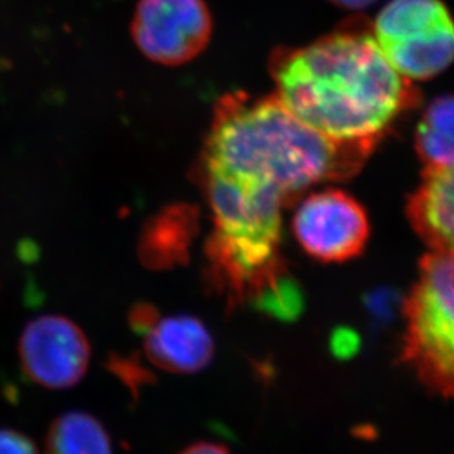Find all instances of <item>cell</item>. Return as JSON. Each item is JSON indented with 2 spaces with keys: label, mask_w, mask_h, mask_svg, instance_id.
Masks as SVG:
<instances>
[{
  "label": "cell",
  "mask_w": 454,
  "mask_h": 454,
  "mask_svg": "<svg viewBox=\"0 0 454 454\" xmlns=\"http://www.w3.org/2000/svg\"><path fill=\"white\" fill-rule=\"evenodd\" d=\"M333 4H337L340 8L353 9V11H360L366 9L371 4H375L377 0H330Z\"/></svg>",
  "instance_id": "d6986e66"
},
{
  "label": "cell",
  "mask_w": 454,
  "mask_h": 454,
  "mask_svg": "<svg viewBox=\"0 0 454 454\" xmlns=\"http://www.w3.org/2000/svg\"><path fill=\"white\" fill-rule=\"evenodd\" d=\"M178 454H231L227 447L214 442H198L193 446L187 447Z\"/></svg>",
  "instance_id": "ac0fdd59"
},
{
  "label": "cell",
  "mask_w": 454,
  "mask_h": 454,
  "mask_svg": "<svg viewBox=\"0 0 454 454\" xmlns=\"http://www.w3.org/2000/svg\"><path fill=\"white\" fill-rule=\"evenodd\" d=\"M145 353L154 366L171 373L200 372L214 357L209 331L190 315L163 317L145 335Z\"/></svg>",
  "instance_id": "ba28073f"
},
{
  "label": "cell",
  "mask_w": 454,
  "mask_h": 454,
  "mask_svg": "<svg viewBox=\"0 0 454 454\" xmlns=\"http://www.w3.org/2000/svg\"><path fill=\"white\" fill-rule=\"evenodd\" d=\"M18 352L27 377L51 390L77 386L90 364L91 348L84 331L60 315H44L28 322Z\"/></svg>",
  "instance_id": "52a82bcc"
},
{
  "label": "cell",
  "mask_w": 454,
  "mask_h": 454,
  "mask_svg": "<svg viewBox=\"0 0 454 454\" xmlns=\"http://www.w3.org/2000/svg\"><path fill=\"white\" fill-rule=\"evenodd\" d=\"M159 319V312L151 303H137L129 313V326L137 334L146 335Z\"/></svg>",
  "instance_id": "2e32d148"
},
{
  "label": "cell",
  "mask_w": 454,
  "mask_h": 454,
  "mask_svg": "<svg viewBox=\"0 0 454 454\" xmlns=\"http://www.w3.org/2000/svg\"><path fill=\"white\" fill-rule=\"evenodd\" d=\"M402 362L427 388L454 399V250H431L404 301Z\"/></svg>",
  "instance_id": "3957f363"
},
{
  "label": "cell",
  "mask_w": 454,
  "mask_h": 454,
  "mask_svg": "<svg viewBox=\"0 0 454 454\" xmlns=\"http://www.w3.org/2000/svg\"><path fill=\"white\" fill-rule=\"evenodd\" d=\"M407 216L431 250H454V168L425 169Z\"/></svg>",
  "instance_id": "30bf717a"
},
{
  "label": "cell",
  "mask_w": 454,
  "mask_h": 454,
  "mask_svg": "<svg viewBox=\"0 0 454 454\" xmlns=\"http://www.w3.org/2000/svg\"><path fill=\"white\" fill-rule=\"evenodd\" d=\"M293 232L309 256L321 262L348 261L359 256L366 246L368 215L343 190H321L297 207Z\"/></svg>",
  "instance_id": "8992f818"
},
{
  "label": "cell",
  "mask_w": 454,
  "mask_h": 454,
  "mask_svg": "<svg viewBox=\"0 0 454 454\" xmlns=\"http://www.w3.org/2000/svg\"><path fill=\"white\" fill-rule=\"evenodd\" d=\"M270 73L277 98L335 142L377 146L420 99L387 59L364 20L346 22L303 48L277 49Z\"/></svg>",
  "instance_id": "6da1fadb"
},
{
  "label": "cell",
  "mask_w": 454,
  "mask_h": 454,
  "mask_svg": "<svg viewBox=\"0 0 454 454\" xmlns=\"http://www.w3.org/2000/svg\"><path fill=\"white\" fill-rule=\"evenodd\" d=\"M359 348V339L352 331L337 330L333 337V350L340 357H348Z\"/></svg>",
  "instance_id": "e0dca14e"
},
{
  "label": "cell",
  "mask_w": 454,
  "mask_h": 454,
  "mask_svg": "<svg viewBox=\"0 0 454 454\" xmlns=\"http://www.w3.org/2000/svg\"><path fill=\"white\" fill-rule=\"evenodd\" d=\"M44 454H114L106 429L87 411H67L51 422Z\"/></svg>",
  "instance_id": "7c38bea8"
},
{
  "label": "cell",
  "mask_w": 454,
  "mask_h": 454,
  "mask_svg": "<svg viewBox=\"0 0 454 454\" xmlns=\"http://www.w3.org/2000/svg\"><path fill=\"white\" fill-rule=\"evenodd\" d=\"M131 35L147 59L178 67L205 51L212 17L205 0H138Z\"/></svg>",
  "instance_id": "5b68a950"
},
{
  "label": "cell",
  "mask_w": 454,
  "mask_h": 454,
  "mask_svg": "<svg viewBox=\"0 0 454 454\" xmlns=\"http://www.w3.org/2000/svg\"><path fill=\"white\" fill-rule=\"evenodd\" d=\"M395 71L429 80L454 62V20L442 0H390L372 26Z\"/></svg>",
  "instance_id": "277c9868"
},
{
  "label": "cell",
  "mask_w": 454,
  "mask_h": 454,
  "mask_svg": "<svg viewBox=\"0 0 454 454\" xmlns=\"http://www.w3.org/2000/svg\"><path fill=\"white\" fill-rule=\"evenodd\" d=\"M415 146L425 169L454 168V95L429 103L416 129Z\"/></svg>",
  "instance_id": "8fae6325"
},
{
  "label": "cell",
  "mask_w": 454,
  "mask_h": 454,
  "mask_svg": "<svg viewBox=\"0 0 454 454\" xmlns=\"http://www.w3.org/2000/svg\"><path fill=\"white\" fill-rule=\"evenodd\" d=\"M252 299L263 312L281 319H293L301 313L303 306L301 290L296 283L286 275L284 268L266 279L265 283L253 293Z\"/></svg>",
  "instance_id": "4fadbf2b"
},
{
  "label": "cell",
  "mask_w": 454,
  "mask_h": 454,
  "mask_svg": "<svg viewBox=\"0 0 454 454\" xmlns=\"http://www.w3.org/2000/svg\"><path fill=\"white\" fill-rule=\"evenodd\" d=\"M106 364L107 369L115 377L120 378L121 382L131 391L134 397L140 395L143 387L149 386L153 381L151 371L143 366L137 356L122 357V356L112 355Z\"/></svg>",
  "instance_id": "5bb4252c"
},
{
  "label": "cell",
  "mask_w": 454,
  "mask_h": 454,
  "mask_svg": "<svg viewBox=\"0 0 454 454\" xmlns=\"http://www.w3.org/2000/svg\"><path fill=\"white\" fill-rule=\"evenodd\" d=\"M199 212L189 205H174L147 221L138 237V259L147 270H165L185 265L198 234Z\"/></svg>",
  "instance_id": "9c48e42d"
},
{
  "label": "cell",
  "mask_w": 454,
  "mask_h": 454,
  "mask_svg": "<svg viewBox=\"0 0 454 454\" xmlns=\"http://www.w3.org/2000/svg\"><path fill=\"white\" fill-rule=\"evenodd\" d=\"M0 454H39L35 442L13 429H0Z\"/></svg>",
  "instance_id": "9a60e30c"
},
{
  "label": "cell",
  "mask_w": 454,
  "mask_h": 454,
  "mask_svg": "<svg viewBox=\"0 0 454 454\" xmlns=\"http://www.w3.org/2000/svg\"><path fill=\"white\" fill-rule=\"evenodd\" d=\"M377 146L335 142L299 120L277 95H225L214 120L199 172L293 205L312 185L348 180Z\"/></svg>",
  "instance_id": "7a4b0ae2"
}]
</instances>
